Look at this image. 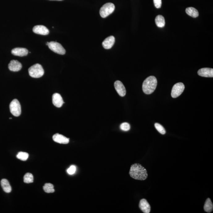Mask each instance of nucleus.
<instances>
[{
	"label": "nucleus",
	"mask_w": 213,
	"mask_h": 213,
	"mask_svg": "<svg viewBox=\"0 0 213 213\" xmlns=\"http://www.w3.org/2000/svg\"><path fill=\"white\" fill-rule=\"evenodd\" d=\"M53 139L55 142L60 144H67L69 142V138L58 134H56L53 135Z\"/></svg>",
	"instance_id": "nucleus-11"
},
{
	"label": "nucleus",
	"mask_w": 213,
	"mask_h": 213,
	"mask_svg": "<svg viewBox=\"0 0 213 213\" xmlns=\"http://www.w3.org/2000/svg\"><path fill=\"white\" fill-rule=\"evenodd\" d=\"M28 51L27 49L17 48L14 49L12 51L13 55L17 56L23 57L28 55Z\"/></svg>",
	"instance_id": "nucleus-16"
},
{
	"label": "nucleus",
	"mask_w": 213,
	"mask_h": 213,
	"mask_svg": "<svg viewBox=\"0 0 213 213\" xmlns=\"http://www.w3.org/2000/svg\"><path fill=\"white\" fill-rule=\"evenodd\" d=\"M154 126H155L156 129L162 135H164L165 134L166 131L165 129L160 124L156 123L154 124Z\"/></svg>",
	"instance_id": "nucleus-24"
},
{
	"label": "nucleus",
	"mask_w": 213,
	"mask_h": 213,
	"mask_svg": "<svg viewBox=\"0 0 213 213\" xmlns=\"http://www.w3.org/2000/svg\"><path fill=\"white\" fill-rule=\"evenodd\" d=\"M28 156H29V155L28 153L22 152V151L19 152L16 156L17 158L23 161H26L28 159Z\"/></svg>",
	"instance_id": "nucleus-23"
},
{
	"label": "nucleus",
	"mask_w": 213,
	"mask_h": 213,
	"mask_svg": "<svg viewBox=\"0 0 213 213\" xmlns=\"http://www.w3.org/2000/svg\"><path fill=\"white\" fill-rule=\"evenodd\" d=\"M186 14L193 18H196L198 17L199 13L198 11L194 7H188L185 10Z\"/></svg>",
	"instance_id": "nucleus-18"
},
{
	"label": "nucleus",
	"mask_w": 213,
	"mask_h": 213,
	"mask_svg": "<svg viewBox=\"0 0 213 213\" xmlns=\"http://www.w3.org/2000/svg\"><path fill=\"white\" fill-rule=\"evenodd\" d=\"M156 25L159 28H162L165 26V20L164 17L161 15H158L155 19Z\"/></svg>",
	"instance_id": "nucleus-19"
},
{
	"label": "nucleus",
	"mask_w": 213,
	"mask_h": 213,
	"mask_svg": "<svg viewBox=\"0 0 213 213\" xmlns=\"http://www.w3.org/2000/svg\"><path fill=\"white\" fill-rule=\"evenodd\" d=\"M48 46L51 51L60 55H63L66 53V50L61 44L55 41L49 42Z\"/></svg>",
	"instance_id": "nucleus-6"
},
{
	"label": "nucleus",
	"mask_w": 213,
	"mask_h": 213,
	"mask_svg": "<svg viewBox=\"0 0 213 213\" xmlns=\"http://www.w3.org/2000/svg\"><path fill=\"white\" fill-rule=\"evenodd\" d=\"M51 1H63V0H51Z\"/></svg>",
	"instance_id": "nucleus-28"
},
{
	"label": "nucleus",
	"mask_w": 213,
	"mask_h": 213,
	"mask_svg": "<svg viewBox=\"0 0 213 213\" xmlns=\"http://www.w3.org/2000/svg\"><path fill=\"white\" fill-rule=\"evenodd\" d=\"M115 9V6L112 3H106L101 7L100 14L103 18H105L112 13Z\"/></svg>",
	"instance_id": "nucleus-4"
},
{
	"label": "nucleus",
	"mask_w": 213,
	"mask_h": 213,
	"mask_svg": "<svg viewBox=\"0 0 213 213\" xmlns=\"http://www.w3.org/2000/svg\"><path fill=\"white\" fill-rule=\"evenodd\" d=\"M12 118H10V119H12Z\"/></svg>",
	"instance_id": "nucleus-30"
},
{
	"label": "nucleus",
	"mask_w": 213,
	"mask_h": 213,
	"mask_svg": "<svg viewBox=\"0 0 213 213\" xmlns=\"http://www.w3.org/2000/svg\"><path fill=\"white\" fill-rule=\"evenodd\" d=\"M8 68L11 71H19L22 68V64L17 60H12L8 64Z\"/></svg>",
	"instance_id": "nucleus-13"
},
{
	"label": "nucleus",
	"mask_w": 213,
	"mask_h": 213,
	"mask_svg": "<svg viewBox=\"0 0 213 213\" xmlns=\"http://www.w3.org/2000/svg\"><path fill=\"white\" fill-rule=\"evenodd\" d=\"M53 103L57 108H61L64 103L62 96L59 94L55 93L52 96Z\"/></svg>",
	"instance_id": "nucleus-10"
},
{
	"label": "nucleus",
	"mask_w": 213,
	"mask_h": 213,
	"mask_svg": "<svg viewBox=\"0 0 213 213\" xmlns=\"http://www.w3.org/2000/svg\"><path fill=\"white\" fill-rule=\"evenodd\" d=\"M49 44V42H47V43H46V45H48Z\"/></svg>",
	"instance_id": "nucleus-29"
},
{
	"label": "nucleus",
	"mask_w": 213,
	"mask_h": 213,
	"mask_svg": "<svg viewBox=\"0 0 213 213\" xmlns=\"http://www.w3.org/2000/svg\"><path fill=\"white\" fill-rule=\"evenodd\" d=\"M154 5L156 8H160L162 4L161 0H154Z\"/></svg>",
	"instance_id": "nucleus-27"
},
{
	"label": "nucleus",
	"mask_w": 213,
	"mask_h": 213,
	"mask_svg": "<svg viewBox=\"0 0 213 213\" xmlns=\"http://www.w3.org/2000/svg\"><path fill=\"white\" fill-rule=\"evenodd\" d=\"M24 182L25 183L29 184L34 181V177L32 174L27 173L24 176Z\"/></svg>",
	"instance_id": "nucleus-22"
},
{
	"label": "nucleus",
	"mask_w": 213,
	"mask_h": 213,
	"mask_svg": "<svg viewBox=\"0 0 213 213\" xmlns=\"http://www.w3.org/2000/svg\"><path fill=\"white\" fill-rule=\"evenodd\" d=\"M76 170V168L75 166L71 165V166L69 168H68V170H67V172L68 173V174H70V175H72L75 173Z\"/></svg>",
	"instance_id": "nucleus-26"
},
{
	"label": "nucleus",
	"mask_w": 213,
	"mask_h": 213,
	"mask_svg": "<svg viewBox=\"0 0 213 213\" xmlns=\"http://www.w3.org/2000/svg\"><path fill=\"white\" fill-rule=\"evenodd\" d=\"M116 90L118 94L121 97L125 96L126 94V89L122 83L120 81H116L114 83Z\"/></svg>",
	"instance_id": "nucleus-8"
},
{
	"label": "nucleus",
	"mask_w": 213,
	"mask_h": 213,
	"mask_svg": "<svg viewBox=\"0 0 213 213\" xmlns=\"http://www.w3.org/2000/svg\"><path fill=\"white\" fill-rule=\"evenodd\" d=\"M120 128L123 131H128L130 129V126L128 123L124 122L121 124L120 126Z\"/></svg>",
	"instance_id": "nucleus-25"
},
{
	"label": "nucleus",
	"mask_w": 213,
	"mask_h": 213,
	"mask_svg": "<svg viewBox=\"0 0 213 213\" xmlns=\"http://www.w3.org/2000/svg\"><path fill=\"white\" fill-rule=\"evenodd\" d=\"M139 207L143 213H149L151 211V206L145 199H142L140 201Z\"/></svg>",
	"instance_id": "nucleus-14"
},
{
	"label": "nucleus",
	"mask_w": 213,
	"mask_h": 213,
	"mask_svg": "<svg viewBox=\"0 0 213 213\" xmlns=\"http://www.w3.org/2000/svg\"><path fill=\"white\" fill-rule=\"evenodd\" d=\"M30 76L33 78H40L44 75V71L40 64H36L32 66L28 69Z\"/></svg>",
	"instance_id": "nucleus-3"
},
{
	"label": "nucleus",
	"mask_w": 213,
	"mask_h": 213,
	"mask_svg": "<svg viewBox=\"0 0 213 213\" xmlns=\"http://www.w3.org/2000/svg\"><path fill=\"white\" fill-rule=\"evenodd\" d=\"M1 186L5 192L7 193L11 192L12 188L8 180L6 179H3L1 181Z\"/></svg>",
	"instance_id": "nucleus-17"
},
{
	"label": "nucleus",
	"mask_w": 213,
	"mask_h": 213,
	"mask_svg": "<svg viewBox=\"0 0 213 213\" xmlns=\"http://www.w3.org/2000/svg\"><path fill=\"white\" fill-rule=\"evenodd\" d=\"M131 178L135 180L144 181L147 178V170L141 164H135L131 166L129 172Z\"/></svg>",
	"instance_id": "nucleus-1"
},
{
	"label": "nucleus",
	"mask_w": 213,
	"mask_h": 213,
	"mask_svg": "<svg viewBox=\"0 0 213 213\" xmlns=\"http://www.w3.org/2000/svg\"><path fill=\"white\" fill-rule=\"evenodd\" d=\"M198 75L206 78H213V69L211 68H202L198 71Z\"/></svg>",
	"instance_id": "nucleus-12"
},
{
	"label": "nucleus",
	"mask_w": 213,
	"mask_h": 213,
	"mask_svg": "<svg viewBox=\"0 0 213 213\" xmlns=\"http://www.w3.org/2000/svg\"><path fill=\"white\" fill-rule=\"evenodd\" d=\"M204 209V211L208 213H211L213 211V203L210 198H207L206 201Z\"/></svg>",
	"instance_id": "nucleus-20"
},
{
	"label": "nucleus",
	"mask_w": 213,
	"mask_h": 213,
	"mask_svg": "<svg viewBox=\"0 0 213 213\" xmlns=\"http://www.w3.org/2000/svg\"><path fill=\"white\" fill-rule=\"evenodd\" d=\"M10 111L15 117H19L21 114V107L19 101L17 99L13 100L10 105Z\"/></svg>",
	"instance_id": "nucleus-5"
},
{
	"label": "nucleus",
	"mask_w": 213,
	"mask_h": 213,
	"mask_svg": "<svg viewBox=\"0 0 213 213\" xmlns=\"http://www.w3.org/2000/svg\"><path fill=\"white\" fill-rule=\"evenodd\" d=\"M185 89V86L182 83H178L176 84L173 87L171 96L173 98H177L179 96Z\"/></svg>",
	"instance_id": "nucleus-7"
},
{
	"label": "nucleus",
	"mask_w": 213,
	"mask_h": 213,
	"mask_svg": "<svg viewBox=\"0 0 213 213\" xmlns=\"http://www.w3.org/2000/svg\"><path fill=\"white\" fill-rule=\"evenodd\" d=\"M33 31L35 33L43 35H46L49 34V30L44 25H36L33 28Z\"/></svg>",
	"instance_id": "nucleus-9"
},
{
	"label": "nucleus",
	"mask_w": 213,
	"mask_h": 213,
	"mask_svg": "<svg viewBox=\"0 0 213 213\" xmlns=\"http://www.w3.org/2000/svg\"><path fill=\"white\" fill-rule=\"evenodd\" d=\"M43 189L45 192L52 193L55 192L54 186L51 183H46L43 186Z\"/></svg>",
	"instance_id": "nucleus-21"
},
{
	"label": "nucleus",
	"mask_w": 213,
	"mask_h": 213,
	"mask_svg": "<svg viewBox=\"0 0 213 213\" xmlns=\"http://www.w3.org/2000/svg\"><path fill=\"white\" fill-rule=\"evenodd\" d=\"M157 85L156 78L154 76H151L147 78L143 83V91L146 94H151L155 91Z\"/></svg>",
	"instance_id": "nucleus-2"
},
{
	"label": "nucleus",
	"mask_w": 213,
	"mask_h": 213,
	"mask_svg": "<svg viewBox=\"0 0 213 213\" xmlns=\"http://www.w3.org/2000/svg\"><path fill=\"white\" fill-rule=\"evenodd\" d=\"M115 42V37L111 36L104 40L102 43V45L105 49H110L113 46Z\"/></svg>",
	"instance_id": "nucleus-15"
}]
</instances>
